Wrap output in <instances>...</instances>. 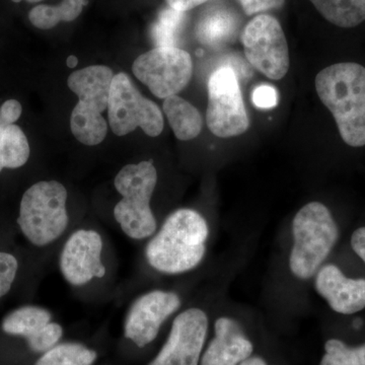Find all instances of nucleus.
<instances>
[{
	"instance_id": "2eb2a0df",
	"label": "nucleus",
	"mask_w": 365,
	"mask_h": 365,
	"mask_svg": "<svg viewBox=\"0 0 365 365\" xmlns=\"http://www.w3.org/2000/svg\"><path fill=\"white\" fill-rule=\"evenodd\" d=\"M314 287L336 313L352 314L365 307V279L347 278L332 264L319 269Z\"/></svg>"
},
{
	"instance_id": "a878e982",
	"label": "nucleus",
	"mask_w": 365,
	"mask_h": 365,
	"mask_svg": "<svg viewBox=\"0 0 365 365\" xmlns=\"http://www.w3.org/2000/svg\"><path fill=\"white\" fill-rule=\"evenodd\" d=\"M252 101L257 108L272 109L278 104V93L272 86H257L252 93Z\"/></svg>"
},
{
	"instance_id": "6e6552de",
	"label": "nucleus",
	"mask_w": 365,
	"mask_h": 365,
	"mask_svg": "<svg viewBox=\"0 0 365 365\" xmlns=\"http://www.w3.org/2000/svg\"><path fill=\"white\" fill-rule=\"evenodd\" d=\"M241 40L246 58L255 69L272 81H280L287 76L289 49L277 19L270 14H258L245 26Z\"/></svg>"
},
{
	"instance_id": "b1692460",
	"label": "nucleus",
	"mask_w": 365,
	"mask_h": 365,
	"mask_svg": "<svg viewBox=\"0 0 365 365\" xmlns=\"http://www.w3.org/2000/svg\"><path fill=\"white\" fill-rule=\"evenodd\" d=\"M319 365H365V343L349 347L341 340H328Z\"/></svg>"
},
{
	"instance_id": "ddd939ff",
	"label": "nucleus",
	"mask_w": 365,
	"mask_h": 365,
	"mask_svg": "<svg viewBox=\"0 0 365 365\" xmlns=\"http://www.w3.org/2000/svg\"><path fill=\"white\" fill-rule=\"evenodd\" d=\"M103 240L93 230H78L68 237L61 255L60 270L64 279L74 287H81L93 278L106 275L102 262Z\"/></svg>"
},
{
	"instance_id": "2f4dec72",
	"label": "nucleus",
	"mask_w": 365,
	"mask_h": 365,
	"mask_svg": "<svg viewBox=\"0 0 365 365\" xmlns=\"http://www.w3.org/2000/svg\"><path fill=\"white\" fill-rule=\"evenodd\" d=\"M11 1L16 2V4H18V2L23 1V0H11ZM26 1L32 2V4H34V2H39L42 1V0H26Z\"/></svg>"
},
{
	"instance_id": "f03ea898",
	"label": "nucleus",
	"mask_w": 365,
	"mask_h": 365,
	"mask_svg": "<svg viewBox=\"0 0 365 365\" xmlns=\"http://www.w3.org/2000/svg\"><path fill=\"white\" fill-rule=\"evenodd\" d=\"M208 235L207 222L200 213L178 209L148 242L146 260L158 272H188L202 262Z\"/></svg>"
},
{
	"instance_id": "f3484780",
	"label": "nucleus",
	"mask_w": 365,
	"mask_h": 365,
	"mask_svg": "<svg viewBox=\"0 0 365 365\" xmlns=\"http://www.w3.org/2000/svg\"><path fill=\"white\" fill-rule=\"evenodd\" d=\"M23 108L16 100H9L0 107V173L4 169L23 167L30 158L28 138L16 121Z\"/></svg>"
},
{
	"instance_id": "dca6fc26",
	"label": "nucleus",
	"mask_w": 365,
	"mask_h": 365,
	"mask_svg": "<svg viewBox=\"0 0 365 365\" xmlns=\"http://www.w3.org/2000/svg\"><path fill=\"white\" fill-rule=\"evenodd\" d=\"M254 345L234 319H216L215 337L203 352L200 365H239L252 356Z\"/></svg>"
},
{
	"instance_id": "c756f323",
	"label": "nucleus",
	"mask_w": 365,
	"mask_h": 365,
	"mask_svg": "<svg viewBox=\"0 0 365 365\" xmlns=\"http://www.w3.org/2000/svg\"><path fill=\"white\" fill-rule=\"evenodd\" d=\"M239 365H268L267 362L265 361L260 356H251L249 357L248 359L242 361L241 364Z\"/></svg>"
},
{
	"instance_id": "aec40b11",
	"label": "nucleus",
	"mask_w": 365,
	"mask_h": 365,
	"mask_svg": "<svg viewBox=\"0 0 365 365\" xmlns=\"http://www.w3.org/2000/svg\"><path fill=\"white\" fill-rule=\"evenodd\" d=\"M237 20L227 9H217L205 16L197 26V38L203 44L217 46L227 42L237 30Z\"/></svg>"
},
{
	"instance_id": "1a4fd4ad",
	"label": "nucleus",
	"mask_w": 365,
	"mask_h": 365,
	"mask_svg": "<svg viewBox=\"0 0 365 365\" xmlns=\"http://www.w3.org/2000/svg\"><path fill=\"white\" fill-rule=\"evenodd\" d=\"M206 123L209 130L220 138L242 135L248 131V112L239 79L232 67H220L209 78Z\"/></svg>"
},
{
	"instance_id": "4be33fe9",
	"label": "nucleus",
	"mask_w": 365,
	"mask_h": 365,
	"mask_svg": "<svg viewBox=\"0 0 365 365\" xmlns=\"http://www.w3.org/2000/svg\"><path fill=\"white\" fill-rule=\"evenodd\" d=\"M97 357L95 350L81 343L66 342L44 352L35 365H93Z\"/></svg>"
},
{
	"instance_id": "cd10ccee",
	"label": "nucleus",
	"mask_w": 365,
	"mask_h": 365,
	"mask_svg": "<svg viewBox=\"0 0 365 365\" xmlns=\"http://www.w3.org/2000/svg\"><path fill=\"white\" fill-rule=\"evenodd\" d=\"M165 1L170 9H176L182 13H187V11L205 4L208 0H165Z\"/></svg>"
},
{
	"instance_id": "f8f14e48",
	"label": "nucleus",
	"mask_w": 365,
	"mask_h": 365,
	"mask_svg": "<svg viewBox=\"0 0 365 365\" xmlns=\"http://www.w3.org/2000/svg\"><path fill=\"white\" fill-rule=\"evenodd\" d=\"M181 307L175 292L153 290L141 295L133 302L124 326V336L139 348L155 340L160 327Z\"/></svg>"
},
{
	"instance_id": "7ed1b4c3",
	"label": "nucleus",
	"mask_w": 365,
	"mask_h": 365,
	"mask_svg": "<svg viewBox=\"0 0 365 365\" xmlns=\"http://www.w3.org/2000/svg\"><path fill=\"white\" fill-rule=\"evenodd\" d=\"M114 76L110 67L91 66L72 72L67 79L68 88L78 97L71 113V132L85 145H98L107 135L108 124L102 113L108 109Z\"/></svg>"
},
{
	"instance_id": "4468645a",
	"label": "nucleus",
	"mask_w": 365,
	"mask_h": 365,
	"mask_svg": "<svg viewBox=\"0 0 365 365\" xmlns=\"http://www.w3.org/2000/svg\"><path fill=\"white\" fill-rule=\"evenodd\" d=\"M52 314L35 306L21 307L7 314L2 321L4 332L20 336L36 353H44L58 344L63 336V328L51 322Z\"/></svg>"
},
{
	"instance_id": "412c9836",
	"label": "nucleus",
	"mask_w": 365,
	"mask_h": 365,
	"mask_svg": "<svg viewBox=\"0 0 365 365\" xmlns=\"http://www.w3.org/2000/svg\"><path fill=\"white\" fill-rule=\"evenodd\" d=\"M86 0H62L58 6L41 4L29 14V20L36 28L50 30L61 21H72L81 16Z\"/></svg>"
},
{
	"instance_id": "f257e3e1",
	"label": "nucleus",
	"mask_w": 365,
	"mask_h": 365,
	"mask_svg": "<svg viewBox=\"0 0 365 365\" xmlns=\"http://www.w3.org/2000/svg\"><path fill=\"white\" fill-rule=\"evenodd\" d=\"M319 100L332 113L341 138L352 148L365 145V67L336 63L316 76Z\"/></svg>"
},
{
	"instance_id": "20e7f679",
	"label": "nucleus",
	"mask_w": 365,
	"mask_h": 365,
	"mask_svg": "<svg viewBox=\"0 0 365 365\" xmlns=\"http://www.w3.org/2000/svg\"><path fill=\"white\" fill-rule=\"evenodd\" d=\"M157 182V169L146 160L125 165L115 178V188L122 199L114 207V217L132 240L140 241L157 230V220L150 207Z\"/></svg>"
},
{
	"instance_id": "5701e85b",
	"label": "nucleus",
	"mask_w": 365,
	"mask_h": 365,
	"mask_svg": "<svg viewBox=\"0 0 365 365\" xmlns=\"http://www.w3.org/2000/svg\"><path fill=\"white\" fill-rule=\"evenodd\" d=\"M186 20V13L176 9H163L151 29L155 48L178 47V39Z\"/></svg>"
},
{
	"instance_id": "c85d7f7f",
	"label": "nucleus",
	"mask_w": 365,
	"mask_h": 365,
	"mask_svg": "<svg viewBox=\"0 0 365 365\" xmlns=\"http://www.w3.org/2000/svg\"><path fill=\"white\" fill-rule=\"evenodd\" d=\"M351 247L365 263V227H360L353 232L351 237Z\"/></svg>"
},
{
	"instance_id": "bb28decb",
	"label": "nucleus",
	"mask_w": 365,
	"mask_h": 365,
	"mask_svg": "<svg viewBox=\"0 0 365 365\" xmlns=\"http://www.w3.org/2000/svg\"><path fill=\"white\" fill-rule=\"evenodd\" d=\"M247 16L261 14L284 6L285 0H237Z\"/></svg>"
},
{
	"instance_id": "0eeeda50",
	"label": "nucleus",
	"mask_w": 365,
	"mask_h": 365,
	"mask_svg": "<svg viewBox=\"0 0 365 365\" xmlns=\"http://www.w3.org/2000/svg\"><path fill=\"white\" fill-rule=\"evenodd\" d=\"M108 118L112 131L125 136L140 127L146 135L157 137L163 130L162 110L137 90L131 78L124 72L113 78Z\"/></svg>"
},
{
	"instance_id": "6ab92c4d",
	"label": "nucleus",
	"mask_w": 365,
	"mask_h": 365,
	"mask_svg": "<svg viewBox=\"0 0 365 365\" xmlns=\"http://www.w3.org/2000/svg\"><path fill=\"white\" fill-rule=\"evenodd\" d=\"M327 21L340 28H354L365 21V0H309Z\"/></svg>"
},
{
	"instance_id": "a211bd4d",
	"label": "nucleus",
	"mask_w": 365,
	"mask_h": 365,
	"mask_svg": "<svg viewBox=\"0 0 365 365\" xmlns=\"http://www.w3.org/2000/svg\"><path fill=\"white\" fill-rule=\"evenodd\" d=\"M163 110L179 140H192L202 130L203 119L200 112L179 96L165 98Z\"/></svg>"
},
{
	"instance_id": "9d476101",
	"label": "nucleus",
	"mask_w": 365,
	"mask_h": 365,
	"mask_svg": "<svg viewBox=\"0 0 365 365\" xmlns=\"http://www.w3.org/2000/svg\"><path fill=\"white\" fill-rule=\"evenodd\" d=\"M132 71L155 97L167 98L178 95L189 85L193 61L189 53L181 48H153L137 57Z\"/></svg>"
},
{
	"instance_id": "7c9ffc66",
	"label": "nucleus",
	"mask_w": 365,
	"mask_h": 365,
	"mask_svg": "<svg viewBox=\"0 0 365 365\" xmlns=\"http://www.w3.org/2000/svg\"><path fill=\"white\" fill-rule=\"evenodd\" d=\"M78 60L76 56H69L66 61L67 66H68L69 68H73V67L78 66Z\"/></svg>"
},
{
	"instance_id": "9b49d317",
	"label": "nucleus",
	"mask_w": 365,
	"mask_h": 365,
	"mask_svg": "<svg viewBox=\"0 0 365 365\" xmlns=\"http://www.w3.org/2000/svg\"><path fill=\"white\" fill-rule=\"evenodd\" d=\"M207 314L192 307L178 314L169 337L148 365H200L208 333Z\"/></svg>"
},
{
	"instance_id": "39448f33",
	"label": "nucleus",
	"mask_w": 365,
	"mask_h": 365,
	"mask_svg": "<svg viewBox=\"0 0 365 365\" xmlns=\"http://www.w3.org/2000/svg\"><path fill=\"white\" fill-rule=\"evenodd\" d=\"M292 234L290 270L299 279H309L328 258L339 237V230L327 206L311 202L295 215Z\"/></svg>"
},
{
	"instance_id": "393cba45",
	"label": "nucleus",
	"mask_w": 365,
	"mask_h": 365,
	"mask_svg": "<svg viewBox=\"0 0 365 365\" xmlns=\"http://www.w3.org/2000/svg\"><path fill=\"white\" fill-rule=\"evenodd\" d=\"M18 268L19 264L16 257L0 252V299L9 294L13 287Z\"/></svg>"
},
{
	"instance_id": "423d86ee",
	"label": "nucleus",
	"mask_w": 365,
	"mask_h": 365,
	"mask_svg": "<svg viewBox=\"0 0 365 365\" xmlns=\"http://www.w3.org/2000/svg\"><path fill=\"white\" fill-rule=\"evenodd\" d=\"M67 190L57 181H41L26 190L21 198L18 223L33 245L45 247L66 232L69 217Z\"/></svg>"
}]
</instances>
